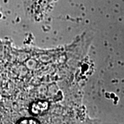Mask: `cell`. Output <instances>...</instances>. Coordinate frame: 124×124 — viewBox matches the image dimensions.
<instances>
[{
    "mask_svg": "<svg viewBox=\"0 0 124 124\" xmlns=\"http://www.w3.org/2000/svg\"><path fill=\"white\" fill-rule=\"evenodd\" d=\"M21 124H39V122L37 120L32 118H26V119H22L21 121L19 122Z\"/></svg>",
    "mask_w": 124,
    "mask_h": 124,
    "instance_id": "7a4b0ae2",
    "label": "cell"
},
{
    "mask_svg": "<svg viewBox=\"0 0 124 124\" xmlns=\"http://www.w3.org/2000/svg\"><path fill=\"white\" fill-rule=\"evenodd\" d=\"M47 103L46 101H39L37 103H35L33 106V112L34 114H39L42 111H44V110L46 109L47 106Z\"/></svg>",
    "mask_w": 124,
    "mask_h": 124,
    "instance_id": "6da1fadb",
    "label": "cell"
}]
</instances>
